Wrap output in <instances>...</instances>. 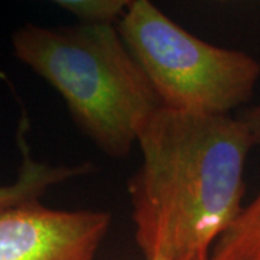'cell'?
<instances>
[{
  "label": "cell",
  "instance_id": "3957f363",
  "mask_svg": "<svg viewBox=\"0 0 260 260\" xmlns=\"http://www.w3.org/2000/svg\"><path fill=\"white\" fill-rule=\"evenodd\" d=\"M117 32L164 107L227 116L247 103L260 78L249 54L194 37L148 0H133Z\"/></svg>",
  "mask_w": 260,
  "mask_h": 260
},
{
  "label": "cell",
  "instance_id": "6da1fadb",
  "mask_svg": "<svg viewBox=\"0 0 260 260\" xmlns=\"http://www.w3.org/2000/svg\"><path fill=\"white\" fill-rule=\"evenodd\" d=\"M142 165L127 182L145 260H208L243 211L254 140L243 119L160 106L138 132Z\"/></svg>",
  "mask_w": 260,
  "mask_h": 260
},
{
  "label": "cell",
  "instance_id": "8992f818",
  "mask_svg": "<svg viewBox=\"0 0 260 260\" xmlns=\"http://www.w3.org/2000/svg\"><path fill=\"white\" fill-rule=\"evenodd\" d=\"M19 143L22 150V167L18 179L10 185H0V210L13 205L39 200L48 188L65 182L68 179L84 177L93 172L94 167L85 162L80 165H48L30 158L25 133L19 132Z\"/></svg>",
  "mask_w": 260,
  "mask_h": 260
},
{
  "label": "cell",
  "instance_id": "277c9868",
  "mask_svg": "<svg viewBox=\"0 0 260 260\" xmlns=\"http://www.w3.org/2000/svg\"><path fill=\"white\" fill-rule=\"evenodd\" d=\"M106 211L52 210L39 200L0 210V260H95Z\"/></svg>",
  "mask_w": 260,
  "mask_h": 260
},
{
  "label": "cell",
  "instance_id": "52a82bcc",
  "mask_svg": "<svg viewBox=\"0 0 260 260\" xmlns=\"http://www.w3.org/2000/svg\"><path fill=\"white\" fill-rule=\"evenodd\" d=\"M61 9L73 13L78 23L88 26H117L129 8L127 0H59Z\"/></svg>",
  "mask_w": 260,
  "mask_h": 260
},
{
  "label": "cell",
  "instance_id": "ba28073f",
  "mask_svg": "<svg viewBox=\"0 0 260 260\" xmlns=\"http://www.w3.org/2000/svg\"><path fill=\"white\" fill-rule=\"evenodd\" d=\"M153 260H168V259H164V257H156V259H153Z\"/></svg>",
  "mask_w": 260,
  "mask_h": 260
},
{
  "label": "cell",
  "instance_id": "7a4b0ae2",
  "mask_svg": "<svg viewBox=\"0 0 260 260\" xmlns=\"http://www.w3.org/2000/svg\"><path fill=\"white\" fill-rule=\"evenodd\" d=\"M20 62L54 87L74 123L107 156L126 158L162 106L116 26L25 25L12 35Z\"/></svg>",
  "mask_w": 260,
  "mask_h": 260
},
{
  "label": "cell",
  "instance_id": "5b68a950",
  "mask_svg": "<svg viewBox=\"0 0 260 260\" xmlns=\"http://www.w3.org/2000/svg\"><path fill=\"white\" fill-rule=\"evenodd\" d=\"M250 127L254 146L260 148V102L242 113ZM208 260H260V189L214 244Z\"/></svg>",
  "mask_w": 260,
  "mask_h": 260
}]
</instances>
